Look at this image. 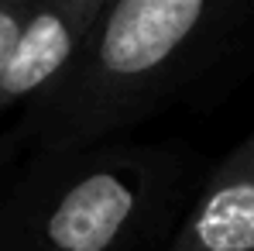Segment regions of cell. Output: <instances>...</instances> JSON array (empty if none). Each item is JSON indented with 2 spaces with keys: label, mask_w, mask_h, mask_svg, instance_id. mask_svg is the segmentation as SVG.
Listing matches in <instances>:
<instances>
[{
  "label": "cell",
  "mask_w": 254,
  "mask_h": 251,
  "mask_svg": "<svg viewBox=\"0 0 254 251\" xmlns=\"http://www.w3.org/2000/svg\"><path fill=\"white\" fill-rule=\"evenodd\" d=\"M251 21V3L230 0H110L69 73L14 134L31 155L114 141L203 83Z\"/></svg>",
  "instance_id": "cell-1"
},
{
  "label": "cell",
  "mask_w": 254,
  "mask_h": 251,
  "mask_svg": "<svg viewBox=\"0 0 254 251\" xmlns=\"http://www.w3.org/2000/svg\"><path fill=\"white\" fill-rule=\"evenodd\" d=\"M186 162L155 145L35 152L0 186V251H148L172 241Z\"/></svg>",
  "instance_id": "cell-2"
},
{
  "label": "cell",
  "mask_w": 254,
  "mask_h": 251,
  "mask_svg": "<svg viewBox=\"0 0 254 251\" xmlns=\"http://www.w3.org/2000/svg\"><path fill=\"white\" fill-rule=\"evenodd\" d=\"M110 0H35L0 76V117L31 107L76 62Z\"/></svg>",
  "instance_id": "cell-3"
},
{
  "label": "cell",
  "mask_w": 254,
  "mask_h": 251,
  "mask_svg": "<svg viewBox=\"0 0 254 251\" xmlns=\"http://www.w3.org/2000/svg\"><path fill=\"white\" fill-rule=\"evenodd\" d=\"M162 251H254V138L210 172Z\"/></svg>",
  "instance_id": "cell-4"
},
{
  "label": "cell",
  "mask_w": 254,
  "mask_h": 251,
  "mask_svg": "<svg viewBox=\"0 0 254 251\" xmlns=\"http://www.w3.org/2000/svg\"><path fill=\"white\" fill-rule=\"evenodd\" d=\"M35 0H0V76L7 69V59L21 38V28L31 14Z\"/></svg>",
  "instance_id": "cell-5"
},
{
  "label": "cell",
  "mask_w": 254,
  "mask_h": 251,
  "mask_svg": "<svg viewBox=\"0 0 254 251\" xmlns=\"http://www.w3.org/2000/svg\"><path fill=\"white\" fill-rule=\"evenodd\" d=\"M21 148H24V145H21V138H17L14 131L0 134V179H3V172H7V166L14 162V155H17Z\"/></svg>",
  "instance_id": "cell-6"
}]
</instances>
